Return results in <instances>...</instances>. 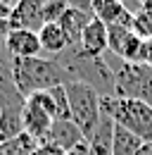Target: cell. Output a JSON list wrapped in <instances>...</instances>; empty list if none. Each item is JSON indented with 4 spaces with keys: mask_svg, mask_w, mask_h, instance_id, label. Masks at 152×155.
I'll list each match as a JSON object with an SVG mask.
<instances>
[{
    "mask_svg": "<svg viewBox=\"0 0 152 155\" xmlns=\"http://www.w3.org/2000/svg\"><path fill=\"white\" fill-rule=\"evenodd\" d=\"M10 31H12V26H10V19H2L0 17V43L10 36Z\"/></svg>",
    "mask_w": 152,
    "mask_h": 155,
    "instance_id": "7402d4cb",
    "label": "cell"
},
{
    "mask_svg": "<svg viewBox=\"0 0 152 155\" xmlns=\"http://www.w3.org/2000/svg\"><path fill=\"white\" fill-rule=\"evenodd\" d=\"M140 43L133 34V29H124V26H109V53L121 58L124 62H135L138 53H140Z\"/></svg>",
    "mask_w": 152,
    "mask_h": 155,
    "instance_id": "30bf717a",
    "label": "cell"
},
{
    "mask_svg": "<svg viewBox=\"0 0 152 155\" xmlns=\"http://www.w3.org/2000/svg\"><path fill=\"white\" fill-rule=\"evenodd\" d=\"M81 50L90 58H102L109 50V29L100 19H90V24L86 26L83 36H81Z\"/></svg>",
    "mask_w": 152,
    "mask_h": 155,
    "instance_id": "8fae6325",
    "label": "cell"
},
{
    "mask_svg": "<svg viewBox=\"0 0 152 155\" xmlns=\"http://www.w3.org/2000/svg\"><path fill=\"white\" fill-rule=\"evenodd\" d=\"M5 48L12 60H29L40 55V38L36 31H26V29H12L10 36L5 38Z\"/></svg>",
    "mask_w": 152,
    "mask_h": 155,
    "instance_id": "9c48e42d",
    "label": "cell"
},
{
    "mask_svg": "<svg viewBox=\"0 0 152 155\" xmlns=\"http://www.w3.org/2000/svg\"><path fill=\"white\" fill-rule=\"evenodd\" d=\"M45 141H48V143H55L62 150L69 153V150H74L78 143H83L86 138H83L81 129L76 127L71 119H57V122H52V127H50V131L45 136Z\"/></svg>",
    "mask_w": 152,
    "mask_h": 155,
    "instance_id": "7c38bea8",
    "label": "cell"
},
{
    "mask_svg": "<svg viewBox=\"0 0 152 155\" xmlns=\"http://www.w3.org/2000/svg\"><path fill=\"white\" fill-rule=\"evenodd\" d=\"M10 26L12 29L36 31L38 34L45 26V21H43V0H21L17 5H12Z\"/></svg>",
    "mask_w": 152,
    "mask_h": 155,
    "instance_id": "ba28073f",
    "label": "cell"
},
{
    "mask_svg": "<svg viewBox=\"0 0 152 155\" xmlns=\"http://www.w3.org/2000/svg\"><path fill=\"white\" fill-rule=\"evenodd\" d=\"M55 122V103L50 91H40L26 98L24 103V134L31 136L33 141H45Z\"/></svg>",
    "mask_w": 152,
    "mask_h": 155,
    "instance_id": "8992f818",
    "label": "cell"
},
{
    "mask_svg": "<svg viewBox=\"0 0 152 155\" xmlns=\"http://www.w3.org/2000/svg\"><path fill=\"white\" fill-rule=\"evenodd\" d=\"M138 64H147L152 67V38L143 41L140 43V53H138V60H135Z\"/></svg>",
    "mask_w": 152,
    "mask_h": 155,
    "instance_id": "ffe728a7",
    "label": "cell"
},
{
    "mask_svg": "<svg viewBox=\"0 0 152 155\" xmlns=\"http://www.w3.org/2000/svg\"><path fill=\"white\" fill-rule=\"evenodd\" d=\"M114 96L138 100L152 107V67L138 62H121L114 69Z\"/></svg>",
    "mask_w": 152,
    "mask_h": 155,
    "instance_id": "5b68a950",
    "label": "cell"
},
{
    "mask_svg": "<svg viewBox=\"0 0 152 155\" xmlns=\"http://www.w3.org/2000/svg\"><path fill=\"white\" fill-rule=\"evenodd\" d=\"M71 2H64V0H45L43 2V21L45 24H57V21L64 17V12L69 10Z\"/></svg>",
    "mask_w": 152,
    "mask_h": 155,
    "instance_id": "e0dca14e",
    "label": "cell"
},
{
    "mask_svg": "<svg viewBox=\"0 0 152 155\" xmlns=\"http://www.w3.org/2000/svg\"><path fill=\"white\" fill-rule=\"evenodd\" d=\"M138 7H143V10H145V12H147V15L152 17V0H143V2L138 5Z\"/></svg>",
    "mask_w": 152,
    "mask_h": 155,
    "instance_id": "d4e9b609",
    "label": "cell"
},
{
    "mask_svg": "<svg viewBox=\"0 0 152 155\" xmlns=\"http://www.w3.org/2000/svg\"><path fill=\"white\" fill-rule=\"evenodd\" d=\"M12 77H14V84H17V91L21 93V98L69 84L64 69L52 58L12 60Z\"/></svg>",
    "mask_w": 152,
    "mask_h": 155,
    "instance_id": "7a4b0ae2",
    "label": "cell"
},
{
    "mask_svg": "<svg viewBox=\"0 0 152 155\" xmlns=\"http://www.w3.org/2000/svg\"><path fill=\"white\" fill-rule=\"evenodd\" d=\"M10 12H12V5L0 2V17H2V19H10Z\"/></svg>",
    "mask_w": 152,
    "mask_h": 155,
    "instance_id": "603a6c76",
    "label": "cell"
},
{
    "mask_svg": "<svg viewBox=\"0 0 152 155\" xmlns=\"http://www.w3.org/2000/svg\"><path fill=\"white\" fill-rule=\"evenodd\" d=\"M52 60L64 69L69 81L88 84L102 98L114 96V72L105 58H90L81 50V45H71Z\"/></svg>",
    "mask_w": 152,
    "mask_h": 155,
    "instance_id": "6da1fadb",
    "label": "cell"
},
{
    "mask_svg": "<svg viewBox=\"0 0 152 155\" xmlns=\"http://www.w3.org/2000/svg\"><path fill=\"white\" fill-rule=\"evenodd\" d=\"M67 155H90V146H88V141H83V143H78L74 150H69Z\"/></svg>",
    "mask_w": 152,
    "mask_h": 155,
    "instance_id": "44dd1931",
    "label": "cell"
},
{
    "mask_svg": "<svg viewBox=\"0 0 152 155\" xmlns=\"http://www.w3.org/2000/svg\"><path fill=\"white\" fill-rule=\"evenodd\" d=\"M90 19H93L90 2H88V5H78V2H71V5H69V10L64 12V17L57 21V24L62 26L64 36H67L69 48H71V45H81V36H83L86 26L90 24Z\"/></svg>",
    "mask_w": 152,
    "mask_h": 155,
    "instance_id": "52a82bcc",
    "label": "cell"
},
{
    "mask_svg": "<svg viewBox=\"0 0 152 155\" xmlns=\"http://www.w3.org/2000/svg\"><path fill=\"white\" fill-rule=\"evenodd\" d=\"M31 155H67V150H62L59 146H55V143H48V141H40L36 146V150Z\"/></svg>",
    "mask_w": 152,
    "mask_h": 155,
    "instance_id": "d6986e66",
    "label": "cell"
},
{
    "mask_svg": "<svg viewBox=\"0 0 152 155\" xmlns=\"http://www.w3.org/2000/svg\"><path fill=\"white\" fill-rule=\"evenodd\" d=\"M90 12H93L95 19H100L109 29V26H114L116 21L121 19V15L126 12V5L116 2V0H93L90 2Z\"/></svg>",
    "mask_w": 152,
    "mask_h": 155,
    "instance_id": "9a60e30c",
    "label": "cell"
},
{
    "mask_svg": "<svg viewBox=\"0 0 152 155\" xmlns=\"http://www.w3.org/2000/svg\"><path fill=\"white\" fill-rule=\"evenodd\" d=\"M64 91L69 100L71 122L81 129L83 138L90 141V136L95 134V129L102 119V96L88 84H76V81L64 84Z\"/></svg>",
    "mask_w": 152,
    "mask_h": 155,
    "instance_id": "277c9868",
    "label": "cell"
},
{
    "mask_svg": "<svg viewBox=\"0 0 152 155\" xmlns=\"http://www.w3.org/2000/svg\"><path fill=\"white\" fill-rule=\"evenodd\" d=\"M102 112L112 117L116 127L131 131L138 136L143 143H152V107L138 100H126V98L107 96L102 98Z\"/></svg>",
    "mask_w": 152,
    "mask_h": 155,
    "instance_id": "3957f363",
    "label": "cell"
},
{
    "mask_svg": "<svg viewBox=\"0 0 152 155\" xmlns=\"http://www.w3.org/2000/svg\"><path fill=\"white\" fill-rule=\"evenodd\" d=\"M143 146V141L138 136H133L131 131L114 127V141H112V155H135L138 148Z\"/></svg>",
    "mask_w": 152,
    "mask_h": 155,
    "instance_id": "2e32d148",
    "label": "cell"
},
{
    "mask_svg": "<svg viewBox=\"0 0 152 155\" xmlns=\"http://www.w3.org/2000/svg\"><path fill=\"white\" fill-rule=\"evenodd\" d=\"M133 34H135L138 38H143V41L152 38V17L143 7H138V10L133 12Z\"/></svg>",
    "mask_w": 152,
    "mask_h": 155,
    "instance_id": "ac0fdd59",
    "label": "cell"
},
{
    "mask_svg": "<svg viewBox=\"0 0 152 155\" xmlns=\"http://www.w3.org/2000/svg\"><path fill=\"white\" fill-rule=\"evenodd\" d=\"M135 155H152V143H143L140 148H138V153Z\"/></svg>",
    "mask_w": 152,
    "mask_h": 155,
    "instance_id": "cb8c5ba5",
    "label": "cell"
},
{
    "mask_svg": "<svg viewBox=\"0 0 152 155\" xmlns=\"http://www.w3.org/2000/svg\"><path fill=\"white\" fill-rule=\"evenodd\" d=\"M24 136V105L0 110V143H10Z\"/></svg>",
    "mask_w": 152,
    "mask_h": 155,
    "instance_id": "4fadbf2b",
    "label": "cell"
},
{
    "mask_svg": "<svg viewBox=\"0 0 152 155\" xmlns=\"http://www.w3.org/2000/svg\"><path fill=\"white\" fill-rule=\"evenodd\" d=\"M38 38H40V48H43L50 58H55V55L64 53V50L69 48L67 36H64V31H62L59 24H45V26L38 31Z\"/></svg>",
    "mask_w": 152,
    "mask_h": 155,
    "instance_id": "5bb4252c",
    "label": "cell"
}]
</instances>
